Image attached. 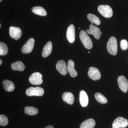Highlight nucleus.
Wrapping results in <instances>:
<instances>
[{"label":"nucleus","mask_w":128,"mask_h":128,"mask_svg":"<svg viewBox=\"0 0 128 128\" xmlns=\"http://www.w3.org/2000/svg\"><path fill=\"white\" fill-rule=\"evenodd\" d=\"M128 125V121L127 119L122 117H118L114 121L112 127L113 128H124Z\"/></svg>","instance_id":"obj_6"},{"label":"nucleus","mask_w":128,"mask_h":128,"mask_svg":"<svg viewBox=\"0 0 128 128\" xmlns=\"http://www.w3.org/2000/svg\"><path fill=\"white\" fill-rule=\"evenodd\" d=\"M88 75L89 78L94 80H100L101 77L100 73L98 69L94 67L89 68Z\"/></svg>","instance_id":"obj_11"},{"label":"nucleus","mask_w":128,"mask_h":128,"mask_svg":"<svg viewBox=\"0 0 128 128\" xmlns=\"http://www.w3.org/2000/svg\"><path fill=\"white\" fill-rule=\"evenodd\" d=\"M26 94L28 96H41L44 94V90L42 88L31 87L27 89Z\"/></svg>","instance_id":"obj_4"},{"label":"nucleus","mask_w":128,"mask_h":128,"mask_svg":"<svg viewBox=\"0 0 128 128\" xmlns=\"http://www.w3.org/2000/svg\"><path fill=\"white\" fill-rule=\"evenodd\" d=\"M56 68L57 70L62 75H66L67 74V66L66 63L64 60L58 61L56 64Z\"/></svg>","instance_id":"obj_13"},{"label":"nucleus","mask_w":128,"mask_h":128,"mask_svg":"<svg viewBox=\"0 0 128 128\" xmlns=\"http://www.w3.org/2000/svg\"><path fill=\"white\" fill-rule=\"evenodd\" d=\"M34 44V39L32 38H30L22 46V52L24 54H30L33 49Z\"/></svg>","instance_id":"obj_7"},{"label":"nucleus","mask_w":128,"mask_h":128,"mask_svg":"<svg viewBox=\"0 0 128 128\" xmlns=\"http://www.w3.org/2000/svg\"><path fill=\"white\" fill-rule=\"evenodd\" d=\"M66 38L70 43H73L75 40V29L74 25L71 24L67 28L66 33Z\"/></svg>","instance_id":"obj_12"},{"label":"nucleus","mask_w":128,"mask_h":128,"mask_svg":"<svg viewBox=\"0 0 128 128\" xmlns=\"http://www.w3.org/2000/svg\"><path fill=\"white\" fill-rule=\"evenodd\" d=\"M8 48L6 44L2 42H0V55L4 56L8 53Z\"/></svg>","instance_id":"obj_25"},{"label":"nucleus","mask_w":128,"mask_h":128,"mask_svg":"<svg viewBox=\"0 0 128 128\" xmlns=\"http://www.w3.org/2000/svg\"><path fill=\"white\" fill-rule=\"evenodd\" d=\"M98 10L100 13L104 17L110 18L113 16L112 10L110 6L108 5H100L98 7Z\"/></svg>","instance_id":"obj_3"},{"label":"nucleus","mask_w":128,"mask_h":128,"mask_svg":"<svg viewBox=\"0 0 128 128\" xmlns=\"http://www.w3.org/2000/svg\"><path fill=\"white\" fill-rule=\"evenodd\" d=\"M86 32L88 34L93 35L95 38L97 40L99 39L102 34L99 28L92 24L89 26V29L86 30Z\"/></svg>","instance_id":"obj_10"},{"label":"nucleus","mask_w":128,"mask_h":128,"mask_svg":"<svg viewBox=\"0 0 128 128\" xmlns=\"http://www.w3.org/2000/svg\"><path fill=\"white\" fill-rule=\"evenodd\" d=\"M80 36V40L85 48L88 50L91 49L93 46L92 42L86 32L84 30L81 31Z\"/></svg>","instance_id":"obj_1"},{"label":"nucleus","mask_w":128,"mask_h":128,"mask_svg":"<svg viewBox=\"0 0 128 128\" xmlns=\"http://www.w3.org/2000/svg\"><path fill=\"white\" fill-rule=\"evenodd\" d=\"M67 70L72 77H76L78 73L74 69V64L72 60H69L68 62Z\"/></svg>","instance_id":"obj_14"},{"label":"nucleus","mask_w":128,"mask_h":128,"mask_svg":"<svg viewBox=\"0 0 128 128\" xmlns=\"http://www.w3.org/2000/svg\"><path fill=\"white\" fill-rule=\"evenodd\" d=\"M9 33L12 38L18 40L22 36V30L19 28L11 26L9 28Z\"/></svg>","instance_id":"obj_8"},{"label":"nucleus","mask_w":128,"mask_h":128,"mask_svg":"<svg viewBox=\"0 0 128 128\" xmlns=\"http://www.w3.org/2000/svg\"><path fill=\"white\" fill-rule=\"evenodd\" d=\"M8 124V118L4 114L0 115V125L4 126L7 125Z\"/></svg>","instance_id":"obj_26"},{"label":"nucleus","mask_w":128,"mask_h":128,"mask_svg":"<svg viewBox=\"0 0 128 128\" xmlns=\"http://www.w3.org/2000/svg\"><path fill=\"white\" fill-rule=\"evenodd\" d=\"M0 28H1V24H0Z\"/></svg>","instance_id":"obj_30"},{"label":"nucleus","mask_w":128,"mask_h":128,"mask_svg":"<svg viewBox=\"0 0 128 128\" xmlns=\"http://www.w3.org/2000/svg\"><path fill=\"white\" fill-rule=\"evenodd\" d=\"M87 18L91 23H94L97 25L100 24L101 21L97 16L94 14H89L87 15Z\"/></svg>","instance_id":"obj_23"},{"label":"nucleus","mask_w":128,"mask_h":128,"mask_svg":"<svg viewBox=\"0 0 128 128\" xmlns=\"http://www.w3.org/2000/svg\"><path fill=\"white\" fill-rule=\"evenodd\" d=\"M118 82L120 90L124 92H127L128 89V82L127 79L123 76H120L118 78Z\"/></svg>","instance_id":"obj_9"},{"label":"nucleus","mask_w":128,"mask_h":128,"mask_svg":"<svg viewBox=\"0 0 128 128\" xmlns=\"http://www.w3.org/2000/svg\"><path fill=\"white\" fill-rule=\"evenodd\" d=\"M88 53H90V52H88Z\"/></svg>","instance_id":"obj_32"},{"label":"nucleus","mask_w":128,"mask_h":128,"mask_svg":"<svg viewBox=\"0 0 128 128\" xmlns=\"http://www.w3.org/2000/svg\"><path fill=\"white\" fill-rule=\"evenodd\" d=\"M120 47L122 50H127L128 48V42L127 40L124 39L121 40L120 42Z\"/></svg>","instance_id":"obj_27"},{"label":"nucleus","mask_w":128,"mask_h":128,"mask_svg":"<svg viewBox=\"0 0 128 128\" xmlns=\"http://www.w3.org/2000/svg\"><path fill=\"white\" fill-rule=\"evenodd\" d=\"M63 101L70 105L73 104L74 101V97L73 94L70 92H66L62 95Z\"/></svg>","instance_id":"obj_16"},{"label":"nucleus","mask_w":128,"mask_h":128,"mask_svg":"<svg viewBox=\"0 0 128 128\" xmlns=\"http://www.w3.org/2000/svg\"><path fill=\"white\" fill-rule=\"evenodd\" d=\"M2 0H0V2H1L2 1Z\"/></svg>","instance_id":"obj_31"},{"label":"nucleus","mask_w":128,"mask_h":128,"mask_svg":"<svg viewBox=\"0 0 128 128\" xmlns=\"http://www.w3.org/2000/svg\"><path fill=\"white\" fill-rule=\"evenodd\" d=\"M42 77V76L41 73L38 72H35L30 76L29 78V81L32 84L41 85L43 82Z\"/></svg>","instance_id":"obj_5"},{"label":"nucleus","mask_w":128,"mask_h":128,"mask_svg":"<svg viewBox=\"0 0 128 128\" xmlns=\"http://www.w3.org/2000/svg\"><path fill=\"white\" fill-rule=\"evenodd\" d=\"M80 105L83 107H86L88 105V96L84 90H81L80 92Z\"/></svg>","instance_id":"obj_17"},{"label":"nucleus","mask_w":128,"mask_h":128,"mask_svg":"<svg viewBox=\"0 0 128 128\" xmlns=\"http://www.w3.org/2000/svg\"><path fill=\"white\" fill-rule=\"evenodd\" d=\"M32 9L33 13L38 16H45L47 15V12L45 9L41 6H34Z\"/></svg>","instance_id":"obj_21"},{"label":"nucleus","mask_w":128,"mask_h":128,"mask_svg":"<svg viewBox=\"0 0 128 128\" xmlns=\"http://www.w3.org/2000/svg\"><path fill=\"white\" fill-rule=\"evenodd\" d=\"M107 49L111 55L114 56L118 52V44L117 40L114 37L110 38L107 44Z\"/></svg>","instance_id":"obj_2"},{"label":"nucleus","mask_w":128,"mask_h":128,"mask_svg":"<svg viewBox=\"0 0 128 128\" xmlns=\"http://www.w3.org/2000/svg\"><path fill=\"white\" fill-rule=\"evenodd\" d=\"M52 50V44L51 41H48L44 47L42 56L43 57L46 58L50 55Z\"/></svg>","instance_id":"obj_15"},{"label":"nucleus","mask_w":128,"mask_h":128,"mask_svg":"<svg viewBox=\"0 0 128 128\" xmlns=\"http://www.w3.org/2000/svg\"><path fill=\"white\" fill-rule=\"evenodd\" d=\"M12 69L14 70L23 71L25 69V65L21 61H17L12 63L11 65Z\"/></svg>","instance_id":"obj_20"},{"label":"nucleus","mask_w":128,"mask_h":128,"mask_svg":"<svg viewBox=\"0 0 128 128\" xmlns=\"http://www.w3.org/2000/svg\"><path fill=\"white\" fill-rule=\"evenodd\" d=\"M2 63V60H0V65H1Z\"/></svg>","instance_id":"obj_29"},{"label":"nucleus","mask_w":128,"mask_h":128,"mask_svg":"<svg viewBox=\"0 0 128 128\" xmlns=\"http://www.w3.org/2000/svg\"><path fill=\"white\" fill-rule=\"evenodd\" d=\"M96 122L94 119L90 118L86 120L81 124L80 128H94Z\"/></svg>","instance_id":"obj_19"},{"label":"nucleus","mask_w":128,"mask_h":128,"mask_svg":"<svg viewBox=\"0 0 128 128\" xmlns=\"http://www.w3.org/2000/svg\"><path fill=\"white\" fill-rule=\"evenodd\" d=\"M54 128L53 126H51V125H48V126H46V128Z\"/></svg>","instance_id":"obj_28"},{"label":"nucleus","mask_w":128,"mask_h":128,"mask_svg":"<svg viewBox=\"0 0 128 128\" xmlns=\"http://www.w3.org/2000/svg\"><path fill=\"white\" fill-rule=\"evenodd\" d=\"M95 97L98 102L102 104H105L108 102V100L102 94L97 92L95 94Z\"/></svg>","instance_id":"obj_24"},{"label":"nucleus","mask_w":128,"mask_h":128,"mask_svg":"<svg viewBox=\"0 0 128 128\" xmlns=\"http://www.w3.org/2000/svg\"><path fill=\"white\" fill-rule=\"evenodd\" d=\"M3 87L6 91L12 92L15 89V86L14 83L11 81L8 80H4L2 82Z\"/></svg>","instance_id":"obj_18"},{"label":"nucleus","mask_w":128,"mask_h":128,"mask_svg":"<svg viewBox=\"0 0 128 128\" xmlns=\"http://www.w3.org/2000/svg\"><path fill=\"white\" fill-rule=\"evenodd\" d=\"M24 110L25 113L29 115H36L38 112V109L32 106L26 107Z\"/></svg>","instance_id":"obj_22"}]
</instances>
